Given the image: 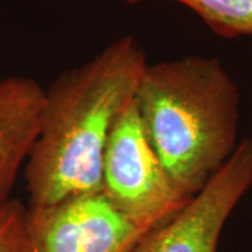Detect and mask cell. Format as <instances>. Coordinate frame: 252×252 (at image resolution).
I'll return each mask as SVG.
<instances>
[{
    "mask_svg": "<svg viewBox=\"0 0 252 252\" xmlns=\"http://www.w3.org/2000/svg\"><path fill=\"white\" fill-rule=\"evenodd\" d=\"M146 66L143 48L126 35L46 89L39 133L24 168L28 206L101 190L109 135L135 101Z\"/></svg>",
    "mask_w": 252,
    "mask_h": 252,
    "instance_id": "cell-1",
    "label": "cell"
},
{
    "mask_svg": "<svg viewBox=\"0 0 252 252\" xmlns=\"http://www.w3.org/2000/svg\"><path fill=\"white\" fill-rule=\"evenodd\" d=\"M240 90L217 58L199 55L146 66L135 102L172 185L192 199L238 146Z\"/></svg>",
    "mask_w": 252,
    "mask_h": 252,
    "instance_id": "cell-2",
    "label": "cell"
},
{
    "mask_svg": "<svg viewBox=\"0 0 252 252\" xmlns=\"http://www.w3.org/2000/svg\"><path fill=\"white\" fill-rule=\"evenodd\" d=\"M101 190L137 223L158 227L190 199L172 185L133 101L114 126L102 158Z\"/></svg>",
    "mask_w": 252,
    "mask_h": 252,
    "instance_id": "cell-3",
    "label": "cell"
},
{
    "mask_svg": "<svg viewBox=\"0 0 252 252\" xmlns=\"http://www.w3.org/2000/svg\"><path fill=\"white\" fill-rule=\"evenodd\" d=\"M154 228L124 215L102 190L27 206L30 252H135Z\"/></svg>",
    "mask_w": 252,
    "mask_h": 252,
    "instance_id": "cell-4",
    "label": "cell"
},
{
    "mask_svg": "<svg viewBox=\"0 0 252 252\" xmlns=\"http://www.w3.org/2000/svg\"><path fill=\"white\" fill-rule=\"evenodd\" d=\"M252 187V137L177 215L152 230L135 252H217L227 219Z\"/></svg>",
    "mask_w": 252,
    "mask_h": 252,
    "instance_id": "cell-5",
    "label": "cell"
},
{
    "mask_svg": "<svg viewBox=\"0 0 252 252\" xmlns=\"http://www.w3.org/2000/svg\"><path fill=\"white\" fill-rule=\"evenodd\" d=\"M45 89L34 79L0 80V207L7 203L20 168L38 137Z\"/></svg>",
    "mask_w": 252,
    "mask_h": 252,
    "instance_id": "cell-6",
    "label": "cell"
},
{
    "mask_svg": "<svg viewBox=\"0 0 252 252\" xmlns=\"http://www.w3.org/2000/svg\"><path fill=\"white\" fill-rule=\"evenodd\" d=\"M127 4L147 0H125ZM187 6L217 35L252 36V0H172Z\"/></svg>",
    "mask_w": 252,
    "mask_h": 252,
    "instance_id": "cell-7",
    "label": "cell"
},
{
    "mask_svg": "<svg viewBox=\"0 0 252 252\" xmlns=\"http://www.w3.org/2000/svg\"><path fill=\"white\" fill-rule=\"evenodd\" d=\"M0 252H30L27 206L18 199L0 207Z\"/></svg>",
    "mask_w": 252,
    "mask_h": 252,
    "instance_id": "cell-8",
    "label": "cell"
}]
</instances>
